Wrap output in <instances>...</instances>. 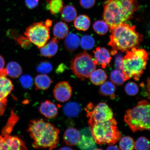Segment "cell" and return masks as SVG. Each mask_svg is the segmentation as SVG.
I'll return each instance as SVG.
<instances>
[{
    "label": "cell",
    "instance_id": "ee69618b",
    "mask_svg": "<svg viewBox=\"0 0 150 150\" xmlns=\"http://www.w3.org/2000/svg\"><path fill=\"white\" fill-rule=\"evenodd\" d=\"M107 150H119L120 149L117 146H110L106 149Z\"/></svg>",
    "mask_w": 150,
    "mask_h": 150
},
{
    "label": "cell",
    "instance_id": "f35d334b",
    "mask_svg": "<svg viewBox=\"0 0 150 150\" xmlns=\"http://www.w3.org/2000/svg\"><path fill=\"white\" fill-rule=\"evenodd\" d=\"M115 65L117 70L122 72L123 69V57L121 55H117L115 59Z\"/></svg>",
    "mask_w": 150,
    "mask_h": 150
},
{
    "label": "cell",
    "instance_id": "52a82bcc",
    "mask_svg": "<svg viewBox=\"0 0 150 150\" xmlns=\"http://www.w3.org/2000/svg\"><path fill=\"white\" fill-rule=\"evenodd\" d=\"M70 69L75 76L83 80L89 78L96 64L91 56L84 51L75 56L71 62Z\"/></svg>",
    "mask_w": 150,
    "mask_h": 150
},
{
    "label": "cell",
    "instance_id": "6da1fadb",
    "mask_svg": "<svg viewBox=\"0 0 150 150\" xmlns=\"http://www.w3.org/2000/svg\"><path fill=\"white\" fill-rule=\"evenodd\" d=\"M28 132L33 140L32 145L35 149L52 150L57 147L59 130L51 123L42 119L32 120Z\"/></svg>",
    "mask_w": 150,
    "mask_h": 150
},
{
    "label": "cell",
    "instance_id": "484cf974",
    "mask_svg": "<svg viewBox=\"0 0 150 150\" xmlns=\"http://www.w3.org/2000/svg\"><path fill=\"white\" fill-rule=\"evenodd\" d=\"M19 119L18 117L14 113L13 110L11 111V115L5 126L2 130V134L3 136L9 135L13 130V128Z\"/></svg>",
    "mask_w": 150,
    "mask_h": 150
},
{
    "label": "cell",
    "instance_id": "1f68e13d",
    "mask_svg": "<svg viewBox=\"0 0 150 150\" xmlns=\"http://www.w3.org/2000/svg\"><path fill=\"white\" fill-rule=\"evenodd\" d=\"M149 141L145 137H140L135 142L134 149L149 150Z\"/></svg>",
    "mask_w": 150,
    "mask_h": 150
},
{
    "label": "cell",
    "instance_id": "7bdbcfd3",
    "mask_svg": "<svg viewBox=\"0 0 150 150\" xmlns=\"http://www.w3.org/2000/svg\"><path fill=\"white\" fill-rule=\"evenodd\" d=\"M5 64V61L3 57L0 55V71L4 69Z\"/></svg>",
    "mask_w": 150,
    "mask_h": 150
},
{
    "label": "cell",
    "instance_id": "ffe728a7",
    "mask_svg": "<svg viewBox=\"0 0 150 150\" xmlns=\"http://www.w3.org/2000/svg\"><path fill=\"white\" fill-rule=\"evenodd\" d=\"M60 12L62 19L65 22H72L76 17V9L72 5H68L63 6Z\"/></svg>",
    "mask_w": 150,
    "mask_h": 150
},
{
    "label": "cell",
    "instance_id": "30bf717a",
    "mask_svg": "<svg viewBox=\"0 0 150 150\" xmlns=\"http://www.w3.org/2000/svg\"><path fill=\"white\" fill-rule=\"evenodd\" d=\"M53 93L56 100L61 102H67L72 96V87L67 81L59 82L54 88Z\"/></svg>",
    "mask_w": 150,
    "mask_h": 150
},
{
    "label": "cell",
    "instance_id": "4fadbf2b",
    "mask_svg": "<svg viewBox=\"0 0 150 150\" xmlns=\"http://www.w3.org/2000/svg\"><path fill=\"white\" fill-rule=\"evenodd\" d=\"M93 52L94 54V62L96 64L101 65L103 68H105L107 65L109 64L112 57L109 51L106 48L98 47Z\"/></svg>",
    "mask_w": 150,
    "mask_h": 150
},
{
    "label": "cell",
    "instance_id": "2e32d148",
    "mask_svg": "<svg viewBox=\"0 0 150 150\" xmlns=\"http://www.w3.org/2000/svg\"><path fill=\"white\" fill-rule=\"evenodd\" d=\"M80 138V134L76 129L70 127L65 131L63 139L66 144L69 146H74L77 144Z\"/></svg>",
    "mask_w": 150,
    "mask_h": 150
},
{
    "label": "cell",
    "instance_id": "8992f818",
    "mask_svg": "<svg viewBox=\"0 0 150 150\" xmlns=\"http://www.w3.org/2000/svg\"><path fill=\"white\" fill-rule=\"evenodd\" d=\"M117 125V121L113 118L108 121L95 123L89 127V130L97 144L113 145L122 137Z\"/></svg>",
    "mask_w": 150,
    "mask_h": 150
},
{
    "label": "cell",
    "instance_id": "7402d4cb",
    "mask_svg": "<svg viewBox=\"0 0 150 150\" xmlns=\"http://www.w3.org/2000/svg\"><path fill=\"white\" fill-rule=\"evenodd\" d=\"M69 29L66 23L63 22H59L54 25L53 29L54 36L59 40L65 38L69 33Z\"/></svg>",
    "mask_w": 150,
    "mask_h": 150
},
{
    "label": "cell",
    "instance_id": "8d00e7d4",
    "mask_svg": "<svg viewBox=\"0 0 150 150\" xmlns=\"http://www.w3.org/2000/svg\"><path fill=\"white\" fill-rule=\"evenodd\" d=\"M125 90L127 94L134 96L139 92V88L137 84L134 82H129L125 86Z\"/></svg>",
    "mask_w": 150,
    "mask_h": 150
},
{
    "label": "cell",
    "instance_id": "5bb4252c",
    "mask_svg": "<svg viewBox=\"0 0 150 150\" xmlns=\"http://www.w3.org/2000/svg\"><path fill=\"white\" fill-rule=\"evenodd\" d=\"M13 89L11 80L6 76H0V100L7 105V98Z\"/></svg>",
    "mask_w": 150,
    "mask_h": 150
},
{
    "label": "cell",
    "instance_id": "60d3db41",
    "mask_svg": "<svg viewBox=\"0 0 150 150\" xmlns=\"http://www.w3.org/2000/svg\"><path fill=\"white\" fill-rule=\"evenodd\" d=\"M6 105L0 100V117L4 114Z\"/></svg>",
    "mask_w": 150,
    "mask_h": 150
},
{
    "label": "cell",
    "instance_id": "83f0119b",
    "mask_svg": "<svg viewBox=\"0 0 150 150\" xmlns=\"http://www.w3.org/2000/svg\"><path fill=\"white\" fill-rule=\"evenodd\" d=\"M62 0H50L48 3L47 8L52 14H56L60 12L63 6Z\"/></svg>",
    "mask_w": 150,
    "mask_h": 150
},
{
    "label": "cell",
    "instance_id": "7c38bea8",
    "mask_svg": "<svg viewBox=\"0 0 150 150\" xmlns=\"http://www.w3.org/2000/svg\"><path fill=\"white\" fill-rule=\"evenodd\" d=\"M80 138L77 144L78 147L82 150H95L97 148L96 143L89 129H84L80 131Z\"/></svg>",
    "mask_w": 150,
    "mask_h": 150
},
{
    "label": "cell",
    "instance_id": "8fae6325",
    "mask_svg": "<svg viewBox=\"0 0 150 150\" xmlns=\"http://www.w3.org/2000/svg\"><path fill=\"white\" fill-rule=\"evenodd\" d=\"M27 148L25 143L18 137L9 135L3 137L1 150H25Z\"/></svg>",
    "mask_w": 150,
    "mask_h": 150
},
{
    "label": "cell",
    "instance_id": "f1b7e54d",
    "mask_svg": "<svg viewBox=\"0 0 150 150\" xmlns=\"http://www.w3.org/2000/svg\"><path fill=\"white\" fill-rule=\"evenodd\" d=\"M110 78L112 83L117 86L122 85L125 81V75L121 71L118 70L112 71Z\"/></svg>",
    "mask_w": 150,
    "mask_h": 150
},
{
    "label": "cell",
    "instance_id": "9c48e42d",
    "mask_svg": "<svg viewBox=\"0 0 150 150\" xmlns=\"http://www.w3.org/2000/svg\"><path fill=\"white\" fill-rule=\"evenodd\" d=\"M88 118L89 127L95 123L103 122L113 118V113L111 108L105 103H100L96 106L90 103L85 108Z\"/></svg>",
    "mask_w": 150,
    "mask_h": 150
},
{
    "label": "cell",
    "instance_id": "d6a6232c",
    "mask_svg": "<svg viewBox=\"0 0 150 150\" xmlns=\"http://www.w3.org/2000/svg\"><path fill=\"white\" fill-rule=\"evenodd\" d=\"M80 43L83 49L90 50L94 46L95 41L93 37L89 35H86L82 38Z\"/></svg>",
    "mask_w": 150,
    "mask_h": 150
},
{
    "label": "cell",
    "instance_id": "f6af8a7d",
    "mask_svg": "<svg viewBox=\"0 0 150 150\" xmlns=\"http://www.w3.org/2000/svg\"><path fill=\"white\" fill-rule=\"evenodd\" d=\"M52 22L50 20H47L45 23V25H46V27L48 28L50 27L52 25Z\"/></svg>",
    "mask_w": 150,
    "mask_h": 150
},
{
    "label": "cell",
    "instance_id": "74e56055",
    "mask_svg": "<svg viewBox=\"0 0 150 150\" xmlns=\"http://www.w3.org/2000/svg\"><path fill=\"white\" fill-rule=\"evenodd\" d=\"M96 0H80V4L84 8L89 9L94 5Z\"/></svg>",
    "mask_w": 150,
    "mask_h": 150
},
{
    "label": "cell",
    "instance_id": "7dc6e473",
    "mask_svg": "<svg viewBox=\"0 0 150 150\" xmlns=\"http://www.w3.org/2000/svg\"><path fill=\"white\" fill-rule=\"evenodd\" d=\"M3 138V137L0 135V150H1V146L2 143V142Z\"/></svg>",
    "mask_w": 150,
    "mask_h": 150
},
{
    "label": "cell",
    "instance_id": "5b68a950",
    "mask_svg": "<svg viewBox=\"0 0 150 150\" xmlns=\"http://www.w3.org/2000/svg\"><path fill=\"white\" fill-rule=\"evenodd\" d=\"M150 109L149 102L143 100L134 108L127 110L124 121L133 132L150 130Z\"/></svg>",
    "mask_w": 150,
    "mask_h": 150
},
{
    "label": "cell",
    "instance_id": "b9f144b4",
    "mask_svg": "<svg viewBox=\"0 0 150 150\" xmlns=\"http://www.w3.org/2000/svg\"><path fill=\"white\" fill-rule=\"evenodd\" d=\"M66 67L65 66L64 64H62L59 65V67H58L57 70H56V72L61 73L63 72L65 70Z\"/></svg>",
    "mask_w": 150,
    "mask_h": 150
},
{
    "label": "cell",
    "instance_id": "f546056e",
    "mask_svg": "<svg viewBox=\"0 0 150 150\" xmlns=\"http://www.w3.org/2000/svg\"><path fill=\"white\" fill-rule=\"evenodd\" d=\"M93 28L94 31L98 34L104 35L107 33L109 27L104 21L98 20L94 23Z\"/></svg>",
    "mask_w": 150,
    "mask_h": 150
},
{
    "label": "cell",
    "instance_id": "cb8c5ba5",
    "mask_svg": "<svg viewBox=\"0 0 150 150\" xmlns=\"http://www.w3.org/2000/svg\"><path fill=\"white\" fill-rule=\"evenodd\" d=\"M74 24V27L77 29L86 31L89 28L91 20L89 17L86 15H80L75 19Z\"/></svg>",
    "mask_w": 150,
    "mask_h": 150
},
{
    "label": "cell",
    "instance_id": "277c9868",
    "mask_svg": "<svg viewBox=\"0 0 150 150\" xmlns=\"http://www.w3.org/2000/svg\"><path fill=\"white\" fill-rule=\"evenodd\" d=\"M147 52L143 49L133 48L127 50L123 57L122 72L126 81L133 78L138 81L146 69L149 59Z\"/></svg>",
    "mask_w": 150,
    "mask_h": 150
},
{
    "label": "cell",
    "instance_id": "d590c367",
    "mask_svg": "<svg viewBox=\"0 0 150 150\" xmlns=\"http://www.w3.org/2000/svg\"><path fill=\"white\" fill-rule=\"evenodd\" d=\"M20 81L24 88L29 89L32 87L33 79L29 75L24 74L20 77Z\"/></svg>",
    "mask_w": 150,
    "mask_h": 150
},
{
    "label": "cell",
    "instance_id": "9a60e30c",
    "mask_svg": "<svg viewBox=\"0 0 150 150\" xmlns=\"http://www.w3.org/2000/svg\"><path fill=\"white\" fill-rule=\"evenodd\" d=\"M39 111L42 115L48 119L55 117L58 113L56 105L53 102L46 100L41 104L39 108Z\"/></svg>",
    "mask_w": 150,
    "mask_h": 150
},
{
    "label": "cell",
    "instance_id": "3957f363",
    "mask_svg": "<svg viewBox=\"0 0 150 150\" xmlns=\"http://www.w3.org/2000/svg\"><path fill=\"white\" fill-rule=\"evenodd\" d=\"M112 33L108 45L112 49L111 54L115 55L117 50L126 52L139 45L143 40L142 35L137 31L136 27L123 23L110 30Z\"/></svg>",
    "mask_w": 150,
    "mask_h": 150
},
{
    "label": "cell",
    "instance_id": "e575fe53",
    "mask_svg": "<svg viewBox=\"0 0 150 150\" xmlns=\"http://www.w3.org/2000/svg\"><path fill=\"white\" fill-rule=\"evenodd\" d=\"M14 39L16 42L24 49H29L32 46V43L27 37L20 35Z\"/></svg>",
    "mask_w": 150,
    "mask_h": 150
},
{
    "label": "cell",
    "instance_id": "bcb514c9",
    "mask_svg": "<svg viewBox=\"0 0 150 150\" xmlns=\"http://www.w3.org/2000/svg\"><path fill=\"white\" fill-rule=\"evenodd\" d=\"M73 149L70 147H63L62 148H61L59 150H73Z\"/></svg>",
    "mask_w": 150,
    "mask_h": 150
},
{
    "label": "cell",
    "instance_id": "44dd1931",
    "mask_svg": "<svg viewBox=\"0 0 150 150\" xmlns=\"http://www.w3.org/2000/svg\"><path fill=\"white\" fill-rule=\"evenodd\" d=\"M52 82L51 79L46 74L38 75L35 79V85L36 89L43 91L47 89Z\"/></svg>",
    "mask_w": 150,
    "mask_h": 150
},
{
    "label": "cell",
    "instance_id": "4316f807",
    "mask_svg": "<svg viewBox=\"0 0 150 150\" xmlns=\"http://www.w3.org/2000/svg\"><path fill=\"white\" fill-rule=\"evenodd\" d=\"M99 93L105 96H110L114 97L116 87L112 82L107 81L101 84Z\"/></svg>",
    "mask_w": 150,
    "mask_h": 150
},
{
    "label": "cell",
    "instance_id": "4dcf8cb0",
    "mask_svg": "<svg viewBox=\"0 0 150 150\" xmlns=\"http://www.w3.org/2000/svg\"><path fill=\"white\" fill-rule=\"evenodd\" d=\"M135 142L133 138L129 136H125L121 139L119 143L120 149L132 150L134 149Z\"/></svg>",
    "mask_w": 150,
    "mask_h": 150
},
{
    "label": "cell",
    "instance_id": "603a6c76",
    "mask_svg": "<svg viewBox=\"0 0 150 150\" xmlns=\"http://www.w3.org/2000/svg\"><path fill=\"white\" fill-rule=\"evenodd\" d=\"M89 77L92 83L95 85L99 86L106 81L108 76L104 70L99 69L94 71Z\"/></svg>",
    "mask_w": 150,
    "mask_h": 150
},
{
    "label": "cell",
    "instance_id": "d6986e66",
    "mask_svg": "<svg viewBox=\"0 0 150 150\" xmlns=\"http://www.w3.org/2000/svg\"><path fill=\"white\" fill-rule=\"evenodd\" d=\"M81 106L79 103L74 102L67 103L63 108L64 114L69 117H77L81 112Z\"/></svg>",
    "mask_w": 150,
    "mask_h": 150
},
{
    "label": "cell",
    "instance_id": "ab89813d",
    "mask_svg": "<svg viewBox=\"0 0 150 150\" xmlns=\"http://www.w3.org/2000/svg\"><path fill=\"white\" fill-rule=\"evenodd\" d=\"M39 1V0H25V4L28 8L33 9L38 6Z\"/></svg>",
    "mask_w": 150,
    "mask_h": 150
},
{
    "label": "cell",
    "instance_id": "7a4b0ae2",
    "mask_svg": "<svg viewBox=\"0 0 150 150\" xmlns=\"http://www.w3.org/2000/svg\"><path fill=\"white\" fill-rule=\"evenodd\" d=\"M103 5V19L110 30L130 19L139 7L136 0H106Z\"/></svg>",
    "mask_w": 150,
    "mask_h": 150
},
{
    "label": "cell",
    "instance_id": "ba28073f",
    "mask_svg": "<svg viewBox=\"0 0 150 150\" xmlns=\"http://www.w3.org/2000/svg\"><path fill=\"white\" fill-rule=\"evenodd\" d=\"M24 35L33 44L40 48L46 44L50 39V31L43 22L33 23L28 27Z\"/></svg>",
    "mask_w": 150,
    "mask_h": 150
},
{
    "label": "cell",
    "instance_id": "d4e9b609",
    "mask_svg": "<svg viewBox=\"0 0 150 150\" xmlns=\"http://www.w3.org/2000/svg\"><path fill=\"white\" fill-rule=\"evenodd\" d=\"M7 75L12 78L19 77L22 74L21 66L16 62H11L7 64L6 69Z\"/></svg>",
    "mask_w": 150,
    "mask_h": 150
},
{
    "label": "cell",
    "instance_id": "e0dca14e",
    "mask_svg": "<svg viewBox=\"0 0 150 150\" xmlns=\"http://www.w3.org/2000/svg\"><path fill=\"white\" fill-rule=\"evenodd\" d=\"M58 43L59 42L57 39L52 38L47 44L40 48L41 55L49 58L55 55L59 50Z\"/></svg>",
    "mask_w": 150,
    "mask_h": 150
},
{
    "label": "cell",
    "instance_id": "ac0fdd59",
    "mask_svg": "<svg viewBox=\"0 0 150 150\" xmlns=\"http://www.w3.org/2000/svg\"><path fill=\"white\" fill-rule=\"evenodd\" d=\"M80 44V38L76 34L68 33L65 37L64 46L66 49L69 51L73 52L77 49Z\"/></svg>",
    "mask_w": 150,
    "mask_h": 150
},
{
    "label": "cell",
    "instance_id": "836d02e7",
    "mask_svg": "<svg viewBox=\"0 0 150 150\" xmlns=\"http://www.w3.org/2000/svg\"><path fill=\"white\" fill-rule=\"evenodd\" d=\"M52 70V66L51 63L46 61L41 62L36 67L37 72L42 74H48Z\"/></svg>",
    "mask_w": 150,
    "mask_h": 150
}]
</instances>
